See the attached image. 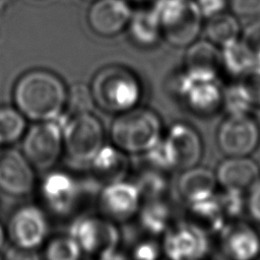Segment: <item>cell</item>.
<instances>
[{
    "mask_svg": "<svg viewBox=\"0 0 260 260\" xmlns=\"http://www.w3.org/2000/svg\"><path fill=\"white\" fill-rule=\"evenodd\" d=\"M67 92L62 79L45 69H34L22 74L13 88L15 108L35 122L55 120L66 108Z\"/></svg>",
    "mask_w": 260,
    "mask_h": 260,
    "instance_id": "obj_1",
    "label": "cell"
},
{
    "mask_svg": "<svg viewBox=\"0 0 260 260\" xmlns=\"http://www.w3.org/2000/svg\"><path fill=\"white\" fill-rule=\"evenodd\" d=\"M90 91L94 105L106 112L120 114L139 104L142 89L136 75L123 66L104 67L93 76Z\"/></svg>",
    "mask_w": 260,
    "mask_h": 260,
    "instance_id": "obj_2",
    "label": "cell"
},
{
    "mask_svg": "<svg viewBox=\"0 0 260 260\" xmlns=\"http://www.w3.org/2000/svg\"><path fill=\"white\" fill-rule=\"evenodd\" d=\"M110 135L113 144L125 153L143 154L161 138V122L153 111L135 107L118 114Z\"/></svg>",
    "mask_w": 260,
    "mask_h": 260,
    "instance_id": "obj_3",
    "label": "cell"
},
{
    "mask_svg": "<svg viewBox=\"0 0 260 260\" xmlns=\"http://www.w3.org/2000/svg\"><path fill=\"white\" fill-rule=\"evenodd\" d=\"M162 38L176 48H187L203 28L201 13L194 0H153L151 5Z\"/></svg>",
    "mask_w": 260,
    "mask_h": 260,
    "instance_id": "obj_4",
    "label": "cell"
},
{
    "mask_svg": "<svg viewBox=\"0 0 260 260\" xmlns=\"http://www.w3.org/2000/svg\"><path fill=\"white\" fill-rule=\"evenodd\" d=\"M65 119L62 114L55 120L37 122L23 135L22 153L35 169L49 170L59 160L64 149Z\"/></svg>",
    "mask_w": 260,
    "mask_h": 260,
    "instance_id": "obj_5",
    "label": "cell"
},
{
    "mask_svg": "<svg viewBox=\"0 0 260 260\" xmlns=\"http://www.w3.org/2000/svg\"><path fill=\"white\" fill-rule=\"evenodd\" d=\"M104 137L103 125L91 112L66 117L63 145L67 155L75 162L89 164L104 145Z\"/></svg>",
    "mask_w": 260,
    "mask_h": 260,
    "instance_id": "obj_6",
    "label": "cell"
},
{
    "mask_svg": "<svg viewBox=\"0 0 260 260\" xmlns=\"http://www.w3.org/2000/svg\"><path fill=\"white\" fill-rule=\"evenodd\" d=\"M216 142L226 156H250L260 144V123L251 111L228 113L217 128Z\"/></svg>",
    "mask_w": 260,
    "mask_h": 260,
    "instance_id": "obj_7",
    "label": "cell"
},
{
    "mask_svg": "<svg viewBox=\"0 0 260 260\" xmlns=\"http://www.w3.org/2000/svg\"><path fill=\"white\" fill-rule=\"evenodd\" d=\"M69 235L76 241L82 252L103 259L121 258L117 249L120 234L114 221L105 216L86 215L77 218Z\"/></svg>",
    "mask_w": 260,
    "mask_h": 260,
    "instance_id": "obj_8",
    "label": "cell"
},
{
    "mask_svg": "<svg viewBox=\"0 0 260 260\" xmlns=\"http://www.w3.org/2000/svg\"><path fill=\"white\" fill-rule=\"evenodd\" d=\"M161 142L171 169L184 171L201 160L202 138L195 128L186 123L174 124Z\"/></svg>",
    "mask_w": 260,
    "mask_h": 260,
    "instance_id": "obj_9",
    "label": "cell"
},
{
    "mask_svg": "<svg viewBox=\"0 0 260 260\" xmlns=\"http://www.w3.org/2000/svg\"><path fill=\"white\" fill-rule=\"evenodd\" d=\"M7 233L15 248L34 252L43 245L48 234L45 213L35 205L19 207L9 218Z\"/></svg>",
    "mask_w": 260,
    "mask_h": 260,
    "instance_id": "obj_10",
    "label": "cell"
},
{
    "mask_svg": "<svg viewBox=\"0 0 260 260\" xmlns=\"http://www.w3.org/2000/svg\"><path fill=\"white\" fill-rule=\"evenodd\" d=\"M176 91L186 107L195 115L211 116L223 108L224 88L216 80H196L182 72Z\"/></svg>",
    "mask_w": 260,
    "mask_h": 260,
    "instance_id": "obj_11",
    "label": "cell"
},
{
    "mask_svg": "<svg viewBox=\"0 0 260 260\" xmlns=\"http://www.w3.org/2000/svg\"><path fill=\"white\" fill-rule=\"evenodd\" d=\"M142 198L135 183L124 180L106 184L99 205L105 217L114 222L126 221L138 213Z\"/></svg>",
    "mask_w": 260,
    "mask_h": 260,
    "instance_id": "obj_12",
    "label": "cell"
},
{
    "mask_svg": "<svg viewBox=\"0 0 260 260\" xmlns=\"http://www.w3.org/2000/svg\"><path fill=\"white\" fill-rule=\"evenodd\" d=\"M132 13L128 0H94L87 10L86 20L95 35L111 38L127 28Z\"/></svg>",
    "mask_w": 260,
    "mask_h": 260,
    "instance_id": "obj_13",
    "label": "cell"
},
{
    "mask_svg": "<svg viewBox=\"0 0 260 260\" xmlns=\"http://www.w3.org/2000/svg\"><path fill=\"white\" fill-rule=\"evenodd\" d=\"M207 234L189 222L179 223L166 232L162 252L175 260H195L208 252Z\"/></svg>",
    "mask_w": 260,
    "mask_h": 260,
    "instance_id": "obj_14",
    "label": "cell"
},
{
    "mask_svg": "<svg viewBox=\"0 0 260 260\" xmlns=\"http://www.w3.org/2000/svg\"><path fill=\"white\" fill-rule=\"evenodd\" d=\"M34 167L25 155L16 149L0 152V189L8 195L25 196L35 188Z\"/></svg>",
    "mask_w": 260,
    "mask_h": 260,
    "instance_id": "obj_15",
    "label": "cell"
},
{
    "mask_svg": "<svg viewBox=\"0 0 260 260\" xmlns=\"http://www.w3.org/2000/svg\"><path fill=\"white\" fill-rule=\"evenodd\" d=\"M40 193L43 202L52 212L65 215L76 207L80 197V187L69 174L51 172L41 183Z\"/></svg>",
    "mask_w": 260,
    "mask_h": 260,
    "instance_id": "obj_16",
    "label": "cell"
},
{
    "mask_svg": "<svg viewBox=\"0 0 260 260\" xmlns=\"http://www.w3.org/2000/svg\"><path fill=\"white\" fill-rule=\"evenodd\" d=\"M223 71L220 47L209 40H196L187 47L184 58V71L196 80H216Z\"/></svg>",
    "mask_w": 260,
    "mask_h": 260,
    "instance_id": "obj_17",
    "label": "cell"
},
{
    "mask_svg": "<svg viewBox=\"0 0 260 260\" xmlns=\"http://www.w3.org/2000/svg\"><path fill=\"white\" fill-rule=\"evenodd\" d=\"M220 233V249L224 256L234 260H252L260 253V235L245 221L234 219L226 222Z\"/></svg>",
    "mask_w": 260,
    "mask_h": 260,
    "instance_id": "obj_18",
    "label": "cell"
},
{
    "mask_svg": "<svg viewBox=\"0 0 260 260\" xmlns=\"http://www.w3.org/2000/svg\"><path fill=\"white\" fill-rule=\"evenodd\" d=\"M218 186L245 193L260 177L259 165L250 156H226L215 171Z\"/></svg>",
    "mask_w": 260,
    "mask_h": 260,
    "instance_id": "obj_19",
    "label": "cell"
},
{
    "mask_svg": "<svg viewBox=\"0 0 260 260\" xmlns=\"http://www.w3.org/2000/svg\"><path fill=\"white\" fill-rule=\"evenodd\" d=\"M217 186L215 172L198 165L184 170L178 180L179 193L188 203L214 196Z\"/></svg>",
    "mask_w": 260,
    "mask_h": 260,
    "instance_id": "obj_20",
    "label": "cell"
},
{
    "mask_svg": "<svg viewBox=\"0 0 260 260\" xmlns=\"http://www.w3.org/2000/svg\"><path fill=\"white\" fill-rule=\"evenodd\" d=\"M126 154L114 144H104L89 162L93 177L105 185L124 180L129 170Z\"/></svg>",
    "mask_w": 260,
    "mask_h": 260,
    "instance_id": "obj_21",
    "label": "cell"
},
{
    "mask_svg": "<svg viewBox=\"0 0 260 260\" xmlns=\"http://www.w3.org/2000/svg\"><path fill=\"white\" fill-rule=\"evenodd\" d=\"M187 215V222L207 235L219 233L228 219L216 195L204 200L190 202Z\"/></svg>",
    "mask_w": 260,
    "mask_h": 260,
    "instance_id": "obj_22",
    "label": "cell"
},
{
    "mask_svg": "<svg viewBox=\"0 0 260 260\" xmlns=\"http://www.w3.org/2000/svg\"><path fill=\"white\" fill-rule=\"evenodd\" d=\"M126 29L131 40L143 48L154 46L162 38L158 19L151 7L133 11Z\"/></svg>",
    "mask_w": 260,
    "mask_h": 260,
    "instance_id": "obj_23",
    "label": "cell"
},
{
    "mask_svg": "<svg viewBox=\"0 0 260 260\" xmlns=\"http://www.w3.org/2000/svg\"><path fill=\"white\" fill-rule=\"evenodd\" d=\"M207 40L218 47H224L241 37V25L233 12H221L206 19L204 26Z\"/></svg>",
    "mask_w": 260,
    "mask_h": 260,
    "instance_id": "obj_24",
    "label": "cell"
},
{
    "mask_svg": "<svg viewBox=\"0 0 260 260\" xmlns=\"http://www.w3.org/2000/svg\"><path fill=\"white\" fill-rule=\"evenodd\" d=\"M138 213L142 229L151 235L167 232L170 226L171 210L161 198L144 200Z\"/></svg>",
    "mask_w": 260,
    "mask_h": 260,
    "instance_id": "obj_25",
    "label": "cell"
},
{
    "mask_svg": "<svg viewBox=\"0 0 260 260\" xmlns=\"http://www.w3.org/2000/svg\"><path fill=\"white\" fill-rule=\"evenodd\" d=\"M223 71L229 72L233 76L239 77L256 62L241 40H237L224 47H221Z\"/></svg>",
    "mask_w": 260,
    "mask_h": 260,
    "instance_id": "obj_26",
    "label": "cell"
},
{
    "mask_svg": "<svg viewBox=\"0 0 260 260\" xmlns=\"http://www.w3.org/2000/svg\"><path fill=\"white\" fill-rule=\"evenodd\" d=\"M26 130V118L17 108H0V145L11 144L23 137Z\"/></svg>",
    "mask_w": 260,
    "mask_h": 260,
    "instance_id": "obj_27",
    "label": "cell"
},
{
    "mask_svg": "<svg viewBox=\"0 0 260 260\" xmlns=\"http://www.w3.org/2000/svg\"><path fill=\"white\" fill-rule=\"evenodd\" d=\"M161 170H146L141 173L135 183L143 200L159 199L168 189V181L161 174Z\"/></svg>",
    "mask_w": 260,
    "mask_h": 260,
    "instance_id": "obj_28",
    "label": "cell"
},
{
    "mask_svg": "<svg viewBox=\"0 0 260 260\" xmlns=\"http://www.w3.org/2000/svg\"><path fill=\"white\" fill-rule=\"evenodd\" d=\"M81 253L79 245L70 235L52 239L45 248V257L50 260H76Z\"/></svg>",
    "mask_w": 260,
    "mask_h": 260,
    "instance_id": "obj_29",
    "label": "cell"
},
{
    "mask_svg": "<svg viewBox=\"0 0 260 260\" xmlns=\"http://www.w3.org/2000/svg\"><path fill=\"white\" fill-rule=\"evenodd\" d=\"M237 83L252 109L260 108V65L256 64L241 74Z\"/></svg>",
    "mask_w": 260,
    "mask_h": 260,
    "instance_id": "obj_30",
    "label": "cell"
},
{
    "mask_svg": "<svg viewBox=\"0 0 260 260\" xmlns=\"http://www.w3.org/2000/svg\"><path fill=\"white\" fill-rule=\"evenodd\" d=\"M93 105L94 101L90 91V87L82 83H77L68 89L65 110L70 111L71 115L90 112Z\"/></svg>",
    "mask_w": 260,
    "mask_h": 260,
    "instance_id": "obj_31",
    "label": "cell"
},
{
    "mask_svg": "<svg viewBox=\"0 0 260 260\" xmlns=\"http://www.w3.org/2000/svg\"><path fill=\"white\" fill-rule=\"evenodd\" d=\"M241 42L260 65V18L252 21L241 32Z\"/></svg>",
    "mask_w": 260,
    "mask_h": 260,
    "instance_id": "obj_32",
    "label": "cell"
},
{
    "mask_svg": "<svg viewBox=\"0 0 260 260\" xmlns=\"http://www.w3.org/2000/svg\"><path fill=\"white\" fill-rule=\"evenodd\" d=\"M229 7L238 17L252 18L260 16V0H229Z\"/></svg>",
    "mask_w": 260,
    "mask_h": 260,
    "instance_id": "obj_33",
    "label": "cell"
},
{
    "mask_svg": "<svg viewBox=\"0 0 260 260\" xmlns=\"http://www.w3.org/2000/svg\"><path fill=\"white\" fill-rule=\"evenodd\" d=\"M246 211L254 222L260 224V177L247 191Z\"/></svg>",
    "mask_w": 260,
    "mask_h": 260,
    "instance_id": "obj_34",
    "label": "cell"
},
{
    "mask_svg": "<svg viewBox=\"0 0 260 260\" xmlns=\"http://www.w3.org/2000/svg\"><path fill=\"white\" fill-rule=\"evenodd\" d=\"M194 2L204 19L224 12L229 7V0H194Z\"/></svg>",
    "mask_w": 260,
    "mask_h": 260,
    "instance_id": "obj_35",
    "label": "cell"
},
{
    "mask_svg": "<svg viewBox=\"0 0 260 260\" xmlns=\"http://www.w3.org/2000/svg\"><path fill=\"white\" fill-rule=\"evenodd\" d=\"M159 247L151 241H143L133 249V257L136 259H156L159 256Z\"/></svg>",
    "mask_w": 260,
    "mask_h": 260,
    "instance_id": "obj_36",
    "label": "cell"
},
{
    "mask_svg": "<svg viewBox=\"0 0 260 260\" xmlns=\"http://www.w3.org/2000/svg\"><path fill=\"white\" fill-rule=\"evenodd\" d=\"M4 241H5V231L0 223V250L2 249V247L4 245Z\"/></svg>",
    "mask_w": 260,
    "mask_h": 260,
    "instance_id": "obj_37",
    "label": "cell"
},
{
    "mask_svg": "<svg viewBox=\"0 0 260 260\" xmlns=\"http://www.w3.org/2000/svg\"><path fill=\"white\" fill-rule=\"evenodd\" d=\"M129 2H135V3H146L149 1H153V0H128Z\"/></svg>",
    "mask_w": 260,
    "mask_h": 260,
    "instance_id": "obj_38",
    "label": "cell"
},
{
    "mask_svg": "<svg viewBox=\"0 0 260 260\" xmlns=\"http://www.w3.org/2000/svg\"><path fill=\"white\" fill-rule=\"evenodd\" d=\"M84 1H89V2H92V1H94V0H84Z\"/></svg>",
    "mask_w": 260,
    "mask_h": 260,
    "instance_id": "obj_39",
    "label": "cell"
}]
</instances>
